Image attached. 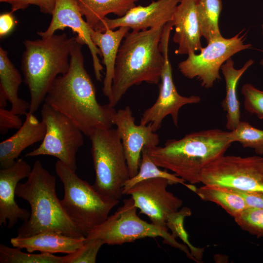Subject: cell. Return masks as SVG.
<instances>
[{
  "instance_id": "8d00e7d4",
  "label": "cell",
  "mask_w": 263,
  "mask_h": 263,
  "mask_svg": "<svg viewBox=\"0 0 263 263\" xmlns=\"http://www.w3.org/2000/svg\"><path fill=\"white\" fill-rule=\"evenodd\" d=\"M12 12L5 13L0 16V37L3 38L9 34L14 29L16 21Z\"/></svg>"
},
{
  "instance_id": "44dd1931",
  "label": "cell",
  "mask_w": 263,
  "mask_h": 263,
  "mask_svg": "<svg viewBox=\"0 0 263 263\" xmlns=\"http://www.w3.org/2000/svg\"><path fill=\"white\" fill-rule=\"evenodd\" d=\"M130 30L127 27H120L116 30L107 29L104 32L93 29L91 33L93 41L101 52L102 63L106 68L102 93L108 98L111 94L118 51L123 39Z\"/></svg>"
},
{
  "instance_id": "484cf974",
  "label": "cell",
  "mask_w": 263,
  "mask_h": 263,
  "mask_svg": "<svg viewBox=\"0 0 263 263\" xmlns=\"http://www.w3.org/2000/svg\"><path fill=\"white\" fill-rule=\"evenodd\" d=\"M196 5L202 36L207 42L222 37L219 25L222 0H196Z\"/></svg>"
},
{
  "instance_id": "7402d4cb",
  "label": "cell",
  "mask_w": 263,
  "mask_h": 263,
  "mask_svg": "<svg viewBox=\"0 0 263 263\" xmlns=\"http://www.w3.org/2000/svg\"><path fill=\"white\" fill-rule=\"evenodd\" d=\"M252 59L248 60L240 69H236L232 58L227 60L222 66L221 70L225 83V95L222 103L226 112V128L229 131L234 130L241 120L240 103L237 94L239 79L246 70L254 63Z\"/></svg>"
},
{
  "instance_id": "4316f807",
  "label": "cell",
  "mask_w": 263,
  "mask_h": 263,
  "mask_svg": "<svg viewBox=\"0 0 263 263\" xmlns=\"http://www.w3.org/2000/svg\"><path fill=\"white\" fill-rule=\"evenodd\" d=\"M162 178L168 179L170 184H181L186 187L188 184L174 173H170L167 170H162L151 159L146 150L143 149L138 173L130 178L125 183L122 189L123 195H126L127 191L136 184L149 179Z\"/></svg>"
},
{
  "instance_id": "6da1fadb",
  "label": "cell",
  "mask_w": 263,
  "mask_h": 263,
  "mask_svg": "<svg viewBox=\"0 0 263 263\" xmlns=\"http://www.w3.org/2000/svg\"><path fill=\"white\" fill-rule=\"evenodd\" d=\"M82 45L76 38L69 68L54 81L44 103L69 118L89 137L97 130L112 128L116 111L98 102L95 88L85 67Z\"/></svg>"
},
{
  "instance_id": "5bb4252c",
  "label": "cell",
  "mask_w": 263,
  "mask_h": 263,
  "mask_svg": "<svg viewBox=\"0 0 263 263\" xmlns=\"http://www.w3.org/2000/svg\"><path fill=\"white\" fill-rule=\"evenodd\" d=\"M113 124L116 126L121 138L132 178L138 172L143 148L158 146L159 135L153 131L150 124L136 125L132 111L128 106L116 111Z\"/></svg>"
},
{
  "instance_id": "30bf717a",
  "label": "cell",
  "mask_w": 263,
  "mask_h": 263,
  "mask_svg": "<svg viewBox=\"0 0 263 263\" xmlns=\"http://www.w3.org/2000/svg\"><path fill=\"white\" fill-rule=\"evenodd\" d=\"M244 31L230 38L222 36L211 40L198 54L188 55V57L178 64L179 71L187 78L198 79L202 87L212 88L221 79L222 65L234 55L252 47L251 44L244 43L246 32Z\"/></svg>"
},
{
  "instance_id": "f546056e",
  "label": "cell",
  "mask_w": 263,
  "mask_h": 263,
  "mask_svg": "<svg viewBox=\"0 0 263 263\" xmlns=\"http://www.w3.org/2000/svg\"><path fill=\"white\" fill-rule=\"evenodd\" d=\"M191 215L190 208L184 207L181 210L170 214L167 219L166 225L168 229L171 231L172 236L175 238L179 237L188 247L196 262H199L202 260L204 249L195 247L190 243L184 226L185 218Z\"/></svg>"
},
{
  "instance_id": "836d02e7",
  "label": "cell",
  "mask_w": 263,
  "mask_h": 263,
  "mask_svg": "<svg viewBox=\"0 0 263 263\" xmlns=\"http://www.w3.org/2000/svg\"><path fill=\"white\" fill-rule=\"evenodd\" d=\"M56 1V0H5L3 2L11 5L12 12L24 9L30 5H35L38 7L42 13L52 15Z\"/></svg>"
},
{
  "instance_id": "ba28073f",
  "label": "cell",
  "mask_w": 263,
  "mask_h": 263,
  "mask_svg": "<svg viewBox=\"0 0 263 263\" xmlns=\"http://www.w3.org/2000/svg\"><path fill=\"white\" fill-rule=\"evenodd\" d=\"M89 138L95 171L93 186L100 193L120 200L130 176L118 132L112 128L98 129Z\"/></svg>"
},
{
  "instance_id": "603a6c76",
  "label": "cell",
  "mask_w": 263,
  "mask_h": 263,
  "mask_svg": "<svg viewBox=\"0 0 263 263\" xmlns=\"http://www.w3.org/2000/svg\"><path fill=\"white\" fill-rule=\"evenodd\" d=\"M22 82L19 71L9 59L8 53L0 47V92L3 93L11 104L13 113L25 114L30 104L19 96V90Z\"/></svg>"
},
{
  "instance_id": "4dcf8cb0",
  "label": "cell",
  "mask_w": 263,
  "mask_h": 263,
  "mask_svg": "<svg viewBox=\"0 0 263 263\" xmlns=\"http://www.w3.org/2000/svg\"><path fill=\"white\" fill-rule=\"evenodd\" d=\"M233 218L244 230L258 238L263 237V209L247 207Z\"/></svg>"
},
{
  "instance_id": "4fadbf2b",
  "label": "cell",
  "mask_w": 263,
  "mask_h": 263,
  "mask_svg": "<svg viewBox=\"0 0 263 263\" xmlns=\"http://www.w3.org/2000/svg\"><path fill=\"white\" fill-rule=\"evenodd\" d=\"M169 185L170 182L165 178L149 179L136 184L126 193L132 197L140 213L166 231H168V217L178 211L183 204L182 199L167 190Z\"/></svg>"
},
{
  "instance_id": "60d3db41",
  "label": "cell",
  "mask_w": 263,
  "mask_h": 263,
  "mask_svg": "<svg viewBox=\"0 0 263 263\" xmlns=\"http://www.w3.org/2000/svg\"><path fill=\"white\" fill-rule=\"evenodd\" d=\"M5 0H0V1L1 2H3V1Z\"/></svg>"
},
{
  "instance_id": "ac0fdd59",
  "label": "cell",
  "mask_w": 263,
  "mask_h": 263,
  "mask_svg": "<svg viewBox=\"0 0 263 263\" xmlns=\"http://www.w3.org/2000/svg\"><path fill=\"white\" fill-rule=\"evenodd\" d=\"M175 27L173 41L178 45L175 53L188 55L202 49V37L197 11L196 0H181L173 13Z\"/></svg>"
},
{
  "instance_id": "83f0119b",
  "label": "cell",
  "mask_w": 263,
  "mask_h": 263,
  "mask_svg": "<svg viewBox=\"0 0 263 263\" xmlns=\"http://www.w3.org/2000/svg\"><path fill=\"white\" fill-rule=\"evenodd\" d=\"M63 256L48 253H25L20 248L0 244V263H63Z\"/></svg>"
},
{
  "instance_id": "e575fe53",
  "label": "cell",
  "mask_w": 263,
  "mask_h": 263,
  "mask_svg": "<svg viewBox=\"0 0 263 263\" xmlns=\"http://www.w3.org/2000/svg\"><path fill=\"white\" fill-rule=\"evenodd\" d=\"M23 123L19 115L5 108H0V133L1 135L6 134L10 129H19Z\"/></svg>"
},
{
  "instance_id": "2e32d148",
  "label": "cell",
  "mask_w": 263,
  "mask_h": 263,
  "mask_svg": "<svg viewBox=\"0 0 263 263\" xmlns=\"http://www.w3.org/2000/svg\"><path fill=\"white\" fill-rule=\"evenodd\" d=\"M181 0H157L146 6L135 5L124 16L115 19L104 18L95 31L104 32L127 27L134 31L145 30L164 26L172 21L175 10Z\"/></svg>"
},
{
  "instance_id": "7a4b0ae2",
  "label": "cell",
  "mask_w": 263,
  "mask_h": 263,
  "mask_svg": "<svg viewBox=\"0 0 263 263\" xmlns=\"http://www.w3.org/2000/svg\"><path fill=\"white\" fill-rule=\"evenodd\" d=\"M229 133L218 129L200 131L169 139L163 146L143 149L158 167L194 185L200 183L204 168L225 155L232 143Z\"/></svg>"
},
{
  "instance_id": "3957f363",
  "label": "cell",
  "mask_w": 263,
  "mask_h": 263,
  "mask_svg": "<svg viewBox=\"0 0 263 263\" xmlns=\"http://www.w3.org/2000/svg\"><path fill=\"white\" fill-rule=\"evenodd\" d=\"M164 26L132 30L125 37L115 62L111 94L108 98L110 106H116L133 86L143 82L159 83L164 64L159 47Z\"/></svg>"
},
{
  "instance_id": "ab89813d",
  "label": "cell",
  "mask_w": 263,
  "mask_h": 263,
  "mask_svg": "<svg viewBox=\"0 0 263 263\" xmlns=\"http://www.w3.org/2000/svg\"><path fill=\"white\" fill-rule=\"evenodd\" d=\"M261 28H262V33L263 37V22L262 24Z\"/></svg>"
},
{
  "instance_id": "d590c367",
  "label": "cell",
  "mask_w": 263,
  "mask_h": 263,
  "mask_svg": "<svg viewBox=\"0 0 263 263\" xmlns=\"http://www.w3.org/2000/svg\"><path fill=\"white\" fill-rule=\"evenodd\" d=\"M233 190L243 197L247 207L263 209V193Z\"/></svg>"
},
{
  "instance_id": "cb8c5ba5",
  "label": "cell",
  "mask_w": 263,
  "mask_h": 263,
  "mask_svg": "<svg viewBox=\"0 0 263 263\" xmlns=\"http://www.w3.org/2000/svg\"><path fill=\"white\" fill-rule=\"evenodd\" d=\"M139 0H76L88 25L94 30L109 14L118 17L124 15Z\"/></svg>"
},
{
  "instance_id": "277c9868",
  "label": "cell",
  "mask_w": 263,
  "mask_h": 263,
  "mask_svg": "<svg viewBox=\"0 0 263 263\" xmlns=\"http://www.w3.org/2000/svg\"><path fill=\"white\" fill-rule=\"evenodd\" d=\"M26 181L19 183L17 197L30 206L29 218L17 231V236L27 237L45 232H55L75 238L85 236L65 213L56 193V178L36 160Z\"/></svg>"
},
{
  "instance_id": "9a60e30c",
  "label": "cell",
  "mask_w": 263,
  "mask_h": 263,
  "mask_svg": "<svg viewBox=\"0 0 263 263\" xmlns=\"http://www.w3.org/2000/svg\"><path fill=\"white\" fill-rule=\"evenodd\" d=\"M50 23L44 31L37 33L42 38H47L55 34L57 30L70 28L77 34V40L83 45H86L91 52L95 77L97 81H101L103 67L98 56L102 57L99 48L93 41L91 33L93 30L84 20L76 0H56L52 14Z\"/></svg>"
},
{
  "instance_id": "74e56055",
  "label": "cell",
  "mask_w": 263,
  "mask_h": 263,
  "mask_svg": "<svg viewBox=\"0 0 263 263\" xmlns=\"http://www.w3.org/2000/svg\"><path fill=\"white\" fill-rule=\"evenodd\" d=\"M8 99L6 96L0 92V108H5L7 106Z\"/></svg>"
},
{
  "instance_id": "7c38bea8",
  "label": "cell",
  "mask_w": 263,
  "mask_h": 263,
  "mask_svg": "<svg viewBox=\"0 0 263 263\" xmlns=\"http://www.w3.org/2000/svg\"><path fill=\"white\" fill-rule=\"evenodd\" d=\"M172 29L173 26L169 23L163 28L159 47L164 56V64L159 94L155 103L144 112L140 122L142 125L150 124L154 132L160 129L163 119L168 115L171 116L174 125L177 127L179 112L181 107L188 104H197L201 101L200 97L198 95H180L174 83L168 54L169 39Z\"/></svg>"
},
{
  "instance_id": "8fae6325",
  "label": "cell",
  "mask_w": 263,
  "mask_h": 263,
  "mask_svg": "<svg viewBox=\"0 0 263 263\" xmlns=\"http://www.w3.org/2000/svg\"><path fill=\"white\" fill-rule=\"evenodd\" d=\"M200 182L263 193V157L224 155L204 168Z\"/></svg>"
},
{
  "instance_id": "5b68a950",
  "label": "cell",
  "mask_w": 263,
  "mask_h": 263,
  "mask_svg": "<svg viewBox=\"0 0 263 263\" xmlns=\"http://www.w3.org/2000/svg\"><path fill=\"white\" fill-rule=\"evenodd\" d=\"M75 40L76 37L65 33L24 40L21 68L30 94L29 112L34 113L38 110L54 81L68 71Z\"/></svg>"
},
{
  "instance_id": "9c48e42d",
  "label": "cell",
  "mask_w": 263,
  "mask_h": 263,
  "mask_svg": "<svg viewBox=\"0 0 263 263\" xmlns=\"http://www.w3.org/2000/svg\"><path fill=\"white\" fill-rule=\"evenodd\" d=\"M40 115L46 128L44 137L39 146L25 156H54L76 171V154L84 144V134L69 118L45 103Z\"/></svg>"
},
{
  "instance_id": "e0dca14e",
  "label": "cell",
  "mask_w": 263,
  "mask_h": 263,
  "mask_svg": "<svg viewBox=\"0 0 263 263\" xmlns=\"http://www.w3.org/2000/svg\"><path fill=\"white\" fill-rule=\"evenodd\" d=\"M32 169L23 158L18 159L11 166L0 169V225L10 229L19 219L26 221L31 212L20 207L15 201L16 190L19 182L27 178Z\"/></svg>"
},
{
  "instance_id": "f35d334b",
  "label": "cell",
  "mask_w": 263,
  "mask_h": 263,
  "mask_svg": "<svg viewBox=\"0 0 263 263\" xmlns=\"http://www.w3.org/2000/svg\"><path fill=\"white\" fill-rule=\"evenodd\" d=\"M260 64V65H261L262 67H263V57L262 58V59H261Z\"/></svg>"
},
{
  "instance_id": "d6986e66",
  "label": "cell",
  "mask_w": 263,
  "mask_h": 263,
  "mask_svg": "<svg viewBox=\"0 0 263 263\" xmlns=\"http://www.w3.org/2000/svg\"><path fill=\"white\" fill-rule=\"evenodd\" d=\"M22 125L12 136L0 143L1 169L13 165L21 152L28 147L42 141L46 132L44 123L34 113L28 112Z\"/></svg>"
},
{
  "instance_id": "f1b7e54d",
  "label": "cell",
  "mask_w": 263,
  "mask_h": 263,
  "mask_svg": "<svg viewBox=\"0 0 263 263\" xmlns=\"http://www.w3.org/2000/svg\"><path fill=\"white\" fill-rule=\"evenodd\" d=\"M232 143L239 142L243 148L253 149L259 155H263V130L251 126L249 123L241 121L237 127L229 131Z\"/></svg>"
},
{
  "instance_id": "ffe728a7",
  "label": "cell",
  "mask_w": 263,
  "mask_h": 263,
  "mask_svg": "<svg viewBox=\"0 0 263 263\" xmlns=\"http://www.w3.org/2000/svg\"><path fill=\"white\" fill-rule=\"evenodd\" d=\"M85 239V237L75 238L55 232H45L27 237H13L10 243L13 247L25 248L28 252L68 254L80 247Z\"/></svg>"
},
{
  "instance_id": "52a82bcc",
  "label": "cell",
  "mask_w": 263,
  "mask_h": 263,
  "mask_svg": "<svg viewBox=\"0 0 263 263\" xmlns=\"http://www.w3.org/2000/svg\"><path fill=\"white\" fill-rule=\"evenodd\" d=\"M137 209L132 197L124 199L122 206L113 214L87 234L85 240L101 239L104 244L113 245L160 237L164 243L179 249L189 259L196 261L185 244L178 242L168 231L141 219L137 214Z\"/></svg>"
},
{
  "instance_id": "1f68e13d",
  "label": "cell",
  "mask_w": 263,
  "mask_h": 263,
  "mask_svg": "<svg viewBox=\"0 0 263 263\" xmlns=\"http://www.w3.org/2000/svg\"><path fill=\"white\" fill-rule=\"evenodd\" d=\"M103 244L101 239H85L80 247L63 256V263H95L98 252Z\"/></svg>"
},
{
  "instance_id": "d6a6232c",
  "label": "cell",
  "mask_w": 263,
  "mask_h": 263,
  "mask_svg": "<svg viewBox=\"0 0 263 263\" xmlns=\"http://www.w3.org/2000/svg\"><path fill=\"white\" fill-rule=\"evenodd\" d=\"M241 93L244 96V106L247 112L263 119V90L256 88L252 84L243 85Z\"/></svg>"
},
{
  "instance_id": "8992f818",
  "label": "cell",
  "mask_w": 263,
  "mask_h": 263,
  "mask_svg": "<svg viewBox=\"0 0 263 263\" xmlns=\"http://www.w3.org/2000/svg\"><path fill=\"white\" fill-rule=\"evenodd\" d=\"M55 171L61 181L64 195L62 207L70 220L85 236L104 222L119 200L102 194L93 185L80 178L65 164L57 160Z\"/></svg>"
},
{
  "instance_id": "d4e9b609",
  "label": "cell",
  "mask_w": 263,
  "mask_h": 263,
  "mask_svg": "<svg viewBox=\"0 0 263 263\" xmlns=\"http://www.w3.org/2000/svg\"><path fill=\"white\" fill-rule=\"evenodd\" d=\"M194 192L202 200L217 204L233 217L247 208L243 197L226 187L204 185L196 188Z\"/></svg>"
}]
</instances>
